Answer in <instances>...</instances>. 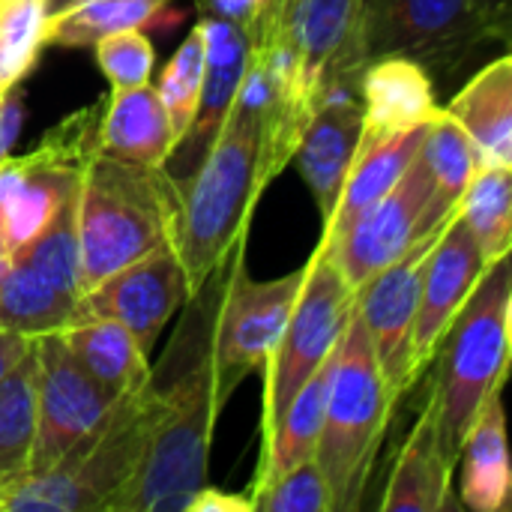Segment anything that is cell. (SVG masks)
I'll use <instances>...</instances> for the list:
<instances>
[{"instance_id":"6da1fadb","label":"cell","mask_w":512,"mask_h":512,"mask_svg":"<svg viewBox=\"0 0 512 512\" xmlns=\"http://www.w3.org/2000/svg\"><path fill=\"white\" fill-rule=\"evenodd\" d=\"M231 258L186 300L159 369H150L147 384L156 393V423L141 468L111 512H186L207 486L210 438L222 414L216 408L213 345Z\"/></svg>"},{"instance_id":"7a4b0ae2","label":"cell","mask_w":512,"mask_h":512,"mask_svg":"<svg viewBox=\"0 0 512 512\" xmlns=\"http://www.w3.org/2000/svg\"><path fill=\"white\" fill-rule=\"evenodd\" d=\"M270 93V69L252 48L237 102L189 177L174 219V246L189 273L192 294L246 240L252 210L270 186L264 177V114Z\"/></svg>"},{"instance_id":"3957f363","label":"cell","mask_w":512,"mask_h":512,"mask_svg":"<svg viewBox=\"0 0 512 512\" xmlns=\"http://www.w3.org/2000/svg\"><path fill=\"white\" fill-rule=\"evenodd\" d=\"M177 207L180 195L162 168L96 153L78 183L84 294L174 240Z\"/></svg>"},{"instance_id":"277c9868","label":"cell","mask_w":512,"mask_h":512,"mask_svg":"<svg viewBox=\"0 0 512 512\" xmlns=\"http://www.w3.org/2000/svg\"><path fill=\"white\" fill-rule=\"evenodd\" d=\"M393 408L396 399L381 372L372 336L354 309L336 348L324 429L315 450V462L333 495V512L363 507Z\"/></svg>"},{"instance_id":"5b68a950","label":"cell","mask_w":512,"mask_h":512,"mask_svg":"<svg viewBox=\"0 0 512 512\" xmlns=\"http://www.w3.org/2000/svg\"><path fill=\"white\" fill-rule=\"evenodd\" d=\"M512 282V252L486 267L474 294L447 327L429 387V408L435 411L441 444L453 465L459 462L468 429L474 426L489 393L504 390L512 375L507 360L504 306Z\"/></svg>"},{"instance_id":"8992f818","label":"cell","mask_w":512,"mask_h":512,"mask_svg":"<svg viewBox=\"0 0 512 512\" xmlns=\"http://www.w3.org/2000/svg\"><path fill=\"white\" fill-rule=\"evenodd\" d=\"M156 423V393L144 384L117 399L108 420L54 468L0 486L6 512H111L141 468Z\"/></svg>"},{"instance_id":"52a82bcc","label":"cell","mask_w":512,"mask_h":512,"mask_svg":"<svg viewBox=\"0 0 512 512\" xmlns=\"http://www.w3.org/2000/svg\"><path fill=\"white\" fill-rule=\"evenodd\" d=\"M354 309L357 291L348 285L327 246L318 243L312 258L306 261V282L294 303L288 327L264 369V441L273 435L300 387L336 354Z\"/></svg>"},{"instance_id":"ba28073f","label":"cell","mask_w":512,"mask_h":512,"mask_svg":"<svg viewBox=\"0 0 512 512\" xmlns=\"http://www.w3.org/2000/svg\"><path fill=\"white\" fill-rule=\"evenodd\" d=\"M246 243L234 249L231 276L222 294L213 369H216V408L222 411L231 393L252 375L264 372L279 348L294 303L306 282V264L279 279L258 282L246 273Z\"/></svg>"},{"instance_id":"9c48e42d","label":"cell","mask_w":512,"mask_h":512,"mask_svg":"<svg viewBox=\"0 0 512 512\" xmlns=\"http://www.w3.org/2000/svg\"><path fill=\"white\" fill-rule=\"evenodd\" d=\"M495 42L477 0H360V60L411 57L429 72H450L480 45Z\"/></svg>"},{"instance_id":"30bf717a","label":"cell","mask_w":512,"mask_h":512,"mask_svg":"<svg viewBox=\"0 0 512 512\" xmlns=\"http://www.w3.org/2000/svg\"><path fill=\"white\" fill-rule=\"evenodd\" d=\"M444 219L447 216L435 213V183L423 156L417 153L411 168L381 201L366 207L342 234L330 240L321 237V243L348 285L360 291L372 276L399 261L432 225Z\"/></svg>"},{"instance_id":"8fae6325","label":"cell","mask_w":512,"mask_h":512,"mask_svg":"<svg viewBox=\"0 0 512 512\" xmlns=\"http://www.w3.org/2000/svg\"><path fill=\"white\" fill-rule=\"evenodd\" d=\"M111 396L69 351L60 330L36 336V441L27 474L54 468L114 411Z\"/></svg>"},{"instance_id":"7c38bea8","label":"cell","mask_w":512,"mask_h":512,"mask_svg":"<svg viewBox=\"0 0 512 512\" xmlns=\"http://www.w3.org/2000/svg\"><path fill=\"white\" fill-rule=\"evenodd\" d=\"M450 216L438 225H432L399 261L384 267L378 276H372L357 291V312L372 336L381 372L390 384L393 399L399 402L414 384V366H411V348H414V327L420 312V294H423V276L429 255L444 234Z\"/></svg>"},{"instance_id":"4fadbf2b","label":"cell","mask_w":512,"mask_h":512,"mask_svg":"<svg viewBox=\"0 0 512 512\" xmlns=\"http://www.w3.org/2000/svg\"><path fill=\"white\" fill-rule=\"evenodd\" d=\"M192 297L189 273L174 240H165L144 258L126 264L81 297V315L120 321L144 354L153 351L165 324Z\"/></svg>"},{"instance_id":"5bb4252c","label":"cell","mask_w":512,"mask_h":512,"mask_svg":"<svg viewBox=\"0 0 512 512\" xmlns=\"http://www.w3.org/2000/svg\"><path fill=\"white\" fill-rule=\"evenodd\" d=\"M201 27H204V39H207V69H204L198 111H195L189 132L177 141V147L171 150V156L162 165V171L174 183L177 195H183L189 177L198 171L201 159L207 156L216 135L222 132V126L237 102L249 60H252L249 24L207 15V18H201Z\"/></svg>"},{"instance_id":"9a60e30c","label":"cell","mask_w":512,"mask_h":512,"mask_svg":"<svg viewBox=\"0 0 512 512\" xmlns=\"http://www.w3.org/2000/svg\"><path fill=\"white\" fill-rule=\"evenodd\" d=\"M252 30L285 39L318 99H324L333 84L360 81L366 69L357 45L360 0H288L273 27Z\"/></svg>"},{"instance_id":"2e32d148","label":"cell","mask_w":512,"mask_h":512,"mask_svg":"<svg viewBox=\"0 0 512 512\" xmlns=\"http://www.w3.org/2000/svg\"><path fill=\"white\" fill-rule=\"evenodd\" d=\"M489 261L471 231V225L456 213L450 216L444 234L438 237L426 276H423V294H420V312L414 327V348H411V366L414 378H420L447 333V327L456 321L468 297L474 294L477 282L483 279Z\"/></svg>"},{"instance_id":"e0dca14e","label":"cell","mask_w":512,"mask_h":512,"mask_svg":"<svg viewBox=\"0 0 512 512\" xmlns=\"http://www.w3.org/2000/svg\"><path fill=\"white\" fill-rule=\"evenodd\" d=\"M363 144V99L360 81L333 84L321 105L315 108L312 120L306 123L300 144L294 150V162L300 168L303 183L309 186L321 225L330 222L339 195L345 189L348 171Z\"/></svg>"},{"instance_id":"ac0fdd59","label":"cell","mask_w":512,"mask_h":512,"mask_svg":"<svg viewBox=\"0 0 512 512\" xmlns=\"http://www.w3.org/2000/svg\"><path fill=\"white\" fill-rule=\"evenodd\" d=\"M363 138L396 135L429 126L441 105L435 99L432 72L411 57H378L360 75Z\"/></svg>"},{"instance_id":"d6986e66","label":"cell","mask_w":512,"mask_h":512,"mask_svg":"<svg viewBox=\"0 0 512 512\" xmlns=\"http://www.w3.org/2000/svg\"><path fill=\"white\" fill-rule=\"evenodd\" d=\"M453 474L456 465L441 444L435 411L426 405L396 456L390 483L378 507L384 512L447 510L453 507Z\"/></svg>"},{"instance_id":"ffe728a7","label":"cell","mask_w":512,"mask_h":512,"mask_svg":"<svg viewBox=\"0 0 512 512\" xmlns=\"http://www.w3.org/2000/svg\"><path fill=\"white\" fill-rule=\"evenodd\" d=\"M459 504L477 512H501L512 483L504 390L489 393L459 453Z\"/></svg>"},{"instance_id":"44dd1931","label":"cell","mask_w":512,"mask_h":512,"mask_svg":"<svg viewBox=\"0 0 512 512\" xmlns=\"http://www.w3.org/2000/svg\"><path fill=\"white\" fill-rule=\"evenodd\" d=\"M426 129L429 126H417V129H405V132L381 135V138H363L360 153L348 171L345 189L339 195V204L330 222L321 225L324 240L342 234L366 207L381 201L402 180V174L411 168V162L417 159L423 147Z\"/></svg>"},{"instance_id":"7402d4cb","label":"cell","mask_w":512,"mask_h":512,"mask_svg":"<svg viewBox=\"0 0 512 512\" xmlns=\"http://www.w3.org/2000/svg\"><path fill=\"white\" fill-rule=\"evenodd\" d=\"M171 150V120L153 84L114 90L108 96L99 132V153L162 168Z\"/></svg>"},{"instance_id":"603a6c76","label":"cell","mask_w":512,"mask_h":512,"mask_svg":"<svg viewBox=\"0 0 512 512\" xmlns=\"http://www.w3.org/2000/svg\"><path fill=\"white\" fill-rule=\"evenodd\" d=\"M447 111L468 129L483 162L510 165L512 156V51L486 63L450 99Z\"/></svg>"},{"instance_id":"cb8c5ba5","label":"cell","mask_w":512,"mask_h":512,"mask_svg":"<svg viewBox=\"0 0 512 512\" xmlns=\"http://www.w3.org/2000/svg\"><path fill=\"white\" fill-rule=\"evenodd\" d=\"M69 351L78 357V363L111 393L126 396L147 384L150 366L147 354L135 342V336L111 318L99 315H81L75 324L60 330Z\"/></svg>"},{"instance_id":"d4e9b609","label":"cell","mask_w":512,"mask_h":512,"mask_svg":"<svg viewBox=\"0 0 512 512\" xmlns=\"http://www.w3.org/2000/svg\"><path fill=\"white\" fill-rule=\"evenodd\" d=\"M333 360L336 354L300 387V393L291 399L288 411L282 414L279 426L273 435L264 441L261 450V465L252 483L255 489L270 486L291 468H297L306 459H315L318 438L324 429V414H327V396H330V381H333Z\"/></svg>"},{"instance_id":"484cf974","label":"cell","mask_w":512,"mask_h":512,"mask_svg":"<svg viewBox=\"0 0 512 512\" xmlns=\"http://www.w3.org/2000/svg\"><path fill=\"white\" fill-rule=\"evenodd\" d=\"M81 318V297L51 285L39 270L12 258L0 276V330L21 336L57 333Z\"/></svg>"},{"instance_id":"4316f807","label":"cell","mask_w":512,"mask_h":512,"mask_svg":"<svg viewBox=\"0 0 512 512\" xmlns=\"http://www.w3.org/2000/svg\"><path fill=\"white\" fill-rule=\"evenodd\" d=\"M174 0H69L48 12L45 45L90 48L120 30H147L165 21Z\"/></svg>"},{"instance_id":"83f0119b","label":"cell","mask_w":512,"mask_h":512,"mask_svg":"<svg viewBox=\"0 0 512 512\" xmlns=\"http://www.w3.org/2000/svg\"><path fill=\"white\" fill-rule=\"evenodd\" d=\"M420 156L435 183V213L450 216L459 207L474 174L483 168V153L468 129L447 108H441L426 129Z\"/></svg>"},{"instance_id":"f1b7e54d","label":"cell","mask_w":512,"mask_h":512,"mask_svg":"<svg viewBox=\"0 0 512 512\" xmlns=\"http://www.w3.org/2000/svg\"><path fill=\"white\" fill-rule=\"evenodd\" d=\"M36 441V342L0 381V486L30 468Z\"/></svg>"},{"instance_id":"f546056e","label":"cell","mask_w":512,"mask_h":512,"mask_svg":"<svg viewBox=\"0 0 512 512\" xmlns=\"http://www.w3.org/2000/svg\"><path fill=\"white\" fill-rule=\"evenodd\" d=\"M459 216L471 225L489 264L512 252V165L483 162L468 183Z\"/></svg>"},{"instance_id":"4dcf8cb0","label":"cell","mask_w":512,"mask_h":512,"mask_svg":"<svg viewBox=\"0 0 512 512\" xmlns=\"http://www.w3.org/2000/svg\"><path fill=\"white\" fill-rule=\"evenodd\" d=\"M12 258L39 270L51 285L72 297H84L81 288V243H78V189L60 204L48 228L18 249Z\"/></svg>"},{"instance_id":"1f68e13d","label":"cell","mask_w":512,"mask_h":512,"mask_svg":"<svg viewBox=\"0 0 512 512\" xmlns=\"http://www.w3.org/2000/svg\"><path fill=\"white\" fill-rule=\"evenodd\" d=\"M48 0H0V93L18 87L45 48Z\"/></svg>"},{"instance_id":"d6a6232c","label":"cell","mask_w":512,"mask_h":512,"mask_svg":"<svg viewBox=\"0 0 512 512\" xmlns=\"http://www.w3.org/2000/svg\"><path fill=\"white\" fill-rule=\"evenodd\" d=\"M204 69H207V39H204V27L198 21L189 30V36L180 42V48L174 51V57L168 60V66L162 69L159 84H156L159 99L171 120L174 147L189 132V126L195 120L201 87H204Z\"/></svg>"},{"instance_id":"836d02e7","label":"cell","mask_w":512,"mask_h":512,"mask_svg":"<svg viewBox=\"0 0 512 512\" xmlns=\"http://www.w3.org/2000/svg\"><path fill=\"white\" fill-rule=\"evenodd\" d=\"M249 498L255 512H333L330 486L315 459L300 462L270 486L255 489Z\"/></svg>"},{"instance_id":"e575fe53","label":"cell","mask_w":512,"mask_h":512,"mask_svg":"<svg viewBox=\"0 0 512 512\" xmlns=\"http://www.w3.org/2000/svg\"><path fill=\"white\" fill-rule=\"evenodd\" d=\"M96 63L114 90H132L150 84L156 51L144 30H120L93 42Z\"/></svg>"},{"instance_id":"d590c367","label":"cell","mask_w":512,"mask_h":512,"mask_svg":"<svg viewBox=\"0 0 512 512\" xmlns=\"http://www.w3.org/2000/svg\"><path fill=\"white\" fill-rule=\"evenodd\" d=\"M21 120H24V102H21V84H18L0 93V162L12 156Z\"/></svg>"},{"instance_id":"8d00e7d4","label":"cell","mask_w":512,"mask_h":512,"mask_svg":"<svg viewBox=\"0 0 512 512\" xmlns=\"http://www.w3.org/2000/svg\"><path fill=\"white\" fill-rule=\"evenodd\" d=\"M186 512H255L252 510V498H243V495H231V492H219V489H210L204 486L195 501L189 504Z\"/></svg>"},{"instance_id":"74e56055","label":"cell","mask_w":512,"mask_h":512,"mask_svg":"<svg viewBox=\"0 0 512 512\" xmlns=\"http://www.w3.org/2000/svg\"><path fill=\"white\" fill-rule=\"evenodd\" d=\"M201 3H204L207 15H219V18H228V21L252 24L267 0H201Z\"/></svg>"},{"instance_id":"f35d334b","label":"cell","mask_w":512,"mask_h":512,"mask_svg":"<svg viewBox=\"0 0 512 512\" xmlns=\"http://www.w3.org/2000/svg\"><path fill=\"white\" fill-rule=\"evenodd\" d=\"M489 30H492V39L495 42H507L510 45L512 36V0H477Z\"/></svg>"},{"instance_id":"ab89813d","label":"cell","mask_w":512,"mask_h":512,"mask_svg":"<svg viewBox=\"0 0 512 512\" xmlns=\"http://www.w3.org/2000/svg\"><path fill=\"white\" fill-rule=\"evenodd\" d=\"M36 339L30 336H21V333H9V330H0V381L12 372V366L33 348Z\"/></svg>"},{"instance_id":"60d3db41","label":"cell","mask_w":512,"mask_h":512,"mask_svg":"<svg viewBox=\"0 0 512 512\" xmlns=\"http://www.w3.org/2000/svg\"><path fill=\"white\" fill-rule=\"evenodd\" d=\"M285 6H288V0H267L264 9L258 12V18H255L249 27H273V24L279 21V15H282Z\"/></svg>"},{"instance_id":"b9f144b4","label":"cell","mask_w":512,"mask_h":512,"mask_svg":"<svg viewBox=\"0 0 512 512\" xmlns=\"http://www.w3.org/2000/svg\"><path fill=\"white\" fill-rule=\"evenodd\" d=\"M504 330H507V360L512 366V282L507 291V306H504Z\"/></svg>"},{"instance_id":"7bdbcfd3","label":"cell","mask_w":512,"mask_h":512,"mask_svg":"<svg viewBox=\"0 0 512 512\" xmlns=\"http://www.w3.org/2000/svg\"><path fill=\"white\" fill-rule=\"evenodd\" d=\"M9 264H12V249H9V240H6L3 225H0V276L9 270Z\"/></svg>"},{"instance_id":"ee69618b","label":"cell","mask_w":512,"mask_h":512,"mask_svg":"<svg viewBox=\"0 0 512 512\" xmlns=\"http://www.w3.org/2000/svg\"><path fill=\"white\" fill-rule=\"evenodd\" d=\"M501 512H512V483H510V492H507V501H504V510Z\"/></svg>"},{"instance_id":"f6af8a7d","label":"cell","mask_w":512,"mask_h":512,"mask_svg":"<svg viewBox=\"0 0 512 512\" xmlns=\"http://www.w3.org/2000/svg\"><path fill=\"white\" fill-rule=\"evenodd\" d=\"M48 3H51V9H60V6H63V3H69V0H48Z\"/></svg>"},{"instance_id":"bcb514c9","label":"cell","mask_w":512,"mask_h":512,"mask_svg":"<svg viewBox=\"0 0 512 512\" xmlns=\"http://www.w3.org/2000/svg\"><path fill=\"white\" fill-rule=\"evenodd\" d=\"M510 45H512V36H510Z\"/></svg>"}]
</instances>
